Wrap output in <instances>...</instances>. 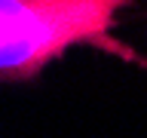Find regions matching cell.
<instances>
[{"instance_id": "1", "label": "cell", "mask_w": 147, "mask_h": 138, "mask_svg": "<svg viewBox=\"0 0 147 138\" xmlns=\"http://www.w3.org/2000/svg\"><path fill=\"white\" fill-rule=\"evenodd\" d=\"M135 0H0V80H37L74 46H107Z\"/></svg>"}]
</instances>
